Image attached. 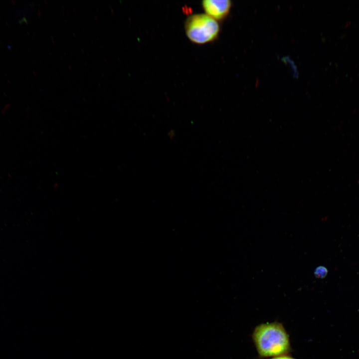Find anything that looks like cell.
Listing matches in <instances>:
<instances>
[{
    "mask_svg": "<svg viewBox=\"0 0 359 359\" xmlns=\"http://www.w3.org/2000/svg\"><path fill=\"white\" fill-rule=\"evenodd\" d=\"M252 339L258 356L262 358L289 355L292 351L289 334L278 322L258 325L253 330Z\"/></svg>",
    "mask_w": 359,
    "mask_h": 359,
    "instance_id": "cell-1",
    "label": "cell"
},
{
    "mask_svg": "<svg viewBox=\"0 0 359 359\" xmlns=\"http://www.w3.org/2000/svg\"><path fill=\"white\" fill-rule=\"evenodd\" d=\"M184 29L190 41L202 44L216 39L219 32V26L216 20L206 14L198 13L187 17Z\"/></svg>",
    "mask_w": 359,
    "mask_h": 359,
    "instance_id": "cell-2",
    "label": "cell"
},
{
    "mask_svg": "<svg viewBox=\"0 0 359 359\" xmlns=\"http://www.w3.org/2000/svg\"><path fill=\"white\" fill-rule=\"evenodd\" d=\"M202 6L205 14L215 20L223 18L228 13L231 7L229 0H204Z\"/></svg>",
    "mask_w": 359,
    "mask_h": 359,
    "instance_id": "cell-3",
    "label": "cell"
},
{
    "mask_svg": "<svg viewBox=\"0 0 359 359\" xmlns=\"http://www.w3.org/2000/svg\"><path fill=\"white\" fill-rule=\"evenodd\" d=\"M328 274L327 269L322 266L317 267L314 271V275L315 277L319 279H323L327 276Z\"/></svg>",
    "mask_w": 359,
    "mask_h": 359,
    "instance_id": "cell-4",
    "label": "cell"
},
{
    "mask_svg": "<svg viewBox=\"0 0 359 359\" xmlns=\"http://www.w3.org/2000/svg\"><path fill=\"white\" fill-rule=\"evenodd\" d=\"M269 359H295V358L289 356V355H283V356L272 358Z\"/></svg>",
    "mask_w": 359,
    "mask_h": 359,
    "instance_id": "cell-5",
    "label": "cell"
}]
</instances>
